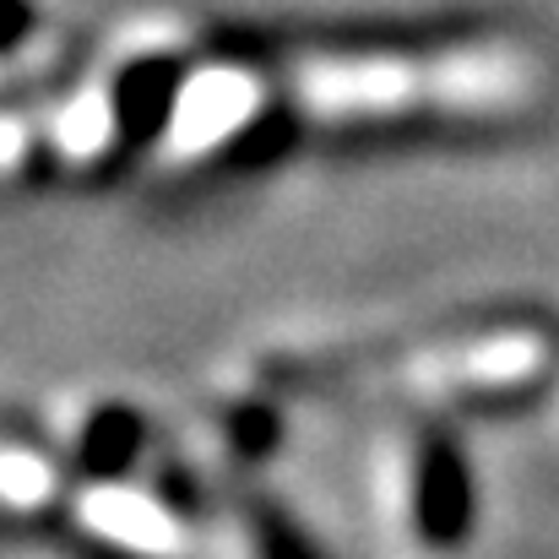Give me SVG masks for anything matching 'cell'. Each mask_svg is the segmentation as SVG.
Returning a JSON list of instances; mask_svg holds the SVG:
<instances>
[{
  "label": "cell",
  "instance_id": "obj_2",
  "mask_svg": "<svg viewBox=\"0 0 559 559\" xmlns=\"http://www.w3.org/2000/svg\"><path fill=\"white\" fill-rule=\"evenodd\" d=\"M261 104V82L255 71H239V66H212V71H195L175 87L169 98V115H164V153L169 158H201L212 153L217 142H228L234 131L250 126Z\"/></svg>",
  "mask_w": 559,
  "mask_h": 559
},
{
  "label": "cell",
  "instance_id": "obj_3",
  "mask_svg": "<svg viewBox=\"0 0 559 559\" xmlns=\"http://www.w3.org/2000/svg\"><path fill=\"white\" fill-rule=\"evenodd\" d=\"M76 516H82L98 538H109V544H120V549H131V555L164 559V555L180 549V527H175V516L158 511L147 495H131V489H115V484L87 489Z\"/></svg>",
  "mask_w": 559,
  "mask_h": 559
},
{
  "label": "cell",
  "instance_id": "obj_4",
  "mask_svg": "<svg viewBox=\"0 0 559 559\" xmlns=\"http://www.w3.org/2000/svg\"><path fill=\"white\" fill-rule=\"evenodd\" d=\"M462 506H467V484H462V467L445 456V451H435L429 462H424V522L435 527V533H456L462 527Z\"/></svg>",
  "mask_w": 559,
  "mask_h": 559
},
{
  "label": "cell",
  "instance_id": "obj_1",
  "mask_svg": "<svg viewBox=\"0 0 559 559\" xmlns=\"http://www.w3.org/2000/svg\"><path fill=\"white\" fill-rule=\"evenodd\" d=\"M533 93L522 49H445V55H316L288 71V98L310 120H374L413 109H511Z\"/></svg>",
  "mask_w": 559,
  "mask_h": 559
},
{
  "label": "cell",
  "instance_id": "obj_5",
  "mask_svg": "<svg viewBox=\"0 0 559 559\" xmlns=\"http://www.w3.org/2000/svg\"><path fill=\"white\" fill-rule=\"evenodd\" d=\"M115 109L104 104V98H82V104H71L60 120H55V142H60V153L66 158H93L109 136H115Z\"/></svg>",
  "mask_w": 559,
  "mask_h": 559
},
{
  "label": "cell",
  "instance_id": "obj_7",
  "mask_svg": "<svg viewBox=\"0 0 559 559\" xmlns=\"http://www.w3.org/2000/svg\"><path fill=\"white\" fill-rule=\"evenodd\" d=\"M22 22H27V5L22 0H0V49L22 33Z\"/></svg>",
  "mask_w": 559,
  "mask_h": 559
},
{
  "label": "cell",
  "instance_id": "obj_6",
  "mask_svg": "<svg viewBox=\"0 0 559 559\" xmlns=\"http://www.w3.org/2000/svg\"><path fill=\"white\" fill-rule=\"evenodd\" d=\"M55 489V473L44 456H27V451H0V500L16 506V511H33L44 506Z\"/></svg>",
  "mask_w": 559,
  "mask_h": 559
}]
</instances>
